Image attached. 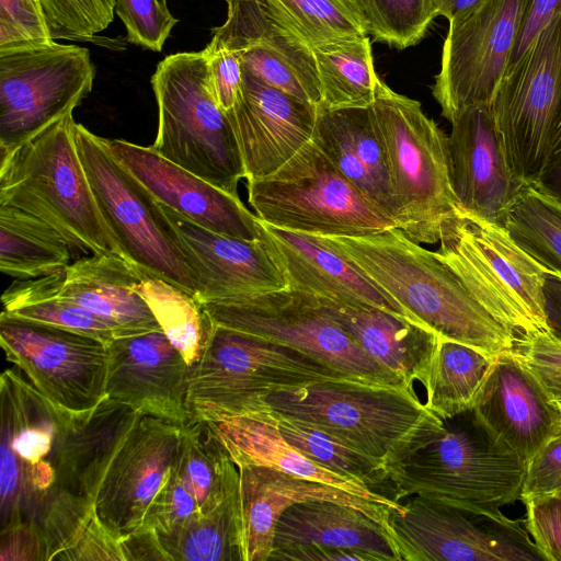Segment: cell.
<instances>
[{"label": "cell", "instance_id": "obj_54", "mask_svg": "<svg viewBox=\"0 0 561 561\" xmlns=\"http://www.w3.org/2000/svg\"><path fill=\"white\" fill-rule=\"evenodd\" d=\"M0 560H45L38 524L22 523L1 530Z\"/></svg>", "mask_w": 561, "mask_h": 561}, {"label": "cell", "instance_id": "obj_36", "mask_svg": "<svg viewBox=\"0 0 561 561\" xmlns=\"http://www.w3.org/2000/svg\"><path fill=\"white\" fill-rule=\"evenodd\" d=\"M494 357L438 335L424 386L425 407L443 421L469 413Z\"/></svg>", "mask_w": 561, "mask_h": 561}, {"label": "cell", "instance_id": "obj_13", "mask_svg": "<svg viewBox=\"0 0 561 561\" xmlns=\"http://www.w3.org/2000/svg\"><path fill=\"white\" fill-rule=\"evenodd\" d=\"M203 306L215 324L296 348L347 379L409 386L370 357L313 295L287 287L253 297L207 301Z\"/></svg>", "mask_w": 561, "mask_h": 561}, {"label": "cell", "instance_id": "obj_4", "mask_svg": "<svg viewBox=\"0 0 561 561\" xmlns=\"http://www.w3.org/2000/svg\"><path fill=\"white\" fill-rule=\"evenodd\" d=\"M329 379L347 378L296 348L214 323L191 366L190 420L251 416L266 409L274 391Z\"/></svg>", "mask_w": 561, "mask_h": 561}, {"label": "cell", "instance_id": "obj_15", "mask_svg": "<svg viewBox=\"0 0 561 561\" xmlns=\"http://www.w3.org/2000/svg\"><path fill=\"white\" fill-rule=\"evenodd\" d=\"M523 523L413 495L391 510L388 535L398 561H546Z\"/></svg>", "mask_w": 561, "mask_h": 561}, {"label": "cell", "instance_id": "obj_52", "mask_svg": "<svg viewBox=\"0 0 561 561\" xmlns=\"http://www.w3.org/2000/svg\"><path fill=\"white\" fill-rule=\"evenodd\" d=\"M561 493V434L526 463L520 500Z\"/></svg>", "mask_w": 561, "mask_h": 561}, {"label": "cell", "instance_id": "obj_46", "mask_svg": "<svg viewBox=\"0 0 561 561\" xmlns=\"http://www.w3.org/2000/svg\"><path fill=\"white\" fill-rule=\"evenodd\" d=\"M51 39L88 41L114 19L115 0H39Z\"/></svg>", "mask_w": 561, "mask_h": 561}, {"label": "cell", "instance_id": "obj_27", "mask_svg": "<svg viewBox=\"0 0 561 561\" xmlns=\"http://www.w3.org/2000/svg\"><path fill=\"white\" fill-rule=\"evenodd\" d=\"M237 467L240 473L244 561H268L278 518L289 506L308 500L331 501L355 507L377 522L388 534L389 516L393 508L385 504L272 467Z\"/></svg>", "mask_w": 561, "mask_h": 561}, {"label": "cell", "instance_id": "obj_32", "mask_svg": "<svg viewBox=\"0 0 561 561\" xmlns=\"http://www.w3.org/2000/svg\"><path fill=\"white\" fill-rule=\"evenodd\" d=\"M207 422L237 466L272 467L291 476L344 490L391 508H402L400 502L344 479L310 460L287 443L277 427L265 417L225 416Z\"/></svg>", "mask_w": 561, "mask_h": 561}, {"label": "cell", "instance_id": "obj_1", "mask_svg": "<svg viewBox=\"0 0 561 561\" xmlns=\"http://www.w3.org/2000/svg\"><path fill=\"white\" fill-rule=\"evenodd\" d=\"M317 237L354 263L416 323L492 356L514 351L518 336L477 301L438 252L423 248L401 229Z\"/></svg>", "mask_w": 561, "mask_h": 561}, {"label": "cell", "instance_id": "obj_48", "mask_svg": "<svg viewBox=\"0 0 561 561\" xmlns=\"http://www.w3.org/2000/svg\"><path fill=\"white\" fill-rule=\"evenodd\" d=\"M115 12L127 31V41L160 51L179 22L165 0H115Z\"/></svg>", "mask_w": 561, "mask_h": 561}, {"label": "cell", "instance_id": "obj_3", "mask_svg": "<svg viewBox=\"0 0 561 561\" xmlns=\"http://www.w3.org/2000/svg\"><path fill=\"white\" fill-rule=\"evenodd\" d=\"M75 125L68 113L11 153L0 156V204L41 218L72 249L124 257L80 161Z\"/></svg>", "mask_w": 561, "mask_h": 561}, {"label": "cell", "instance_id": "obj_59", "mask_svg": "<svg viewBox=\"0 0 561 561\" xmlns=\"http://www.w3.org/2000/svg\"><path fill=\"white\" fill-rule=\"evenodd\" d=\"M545 290L550 330L552 333L561 336V278L548 274Z\"/></svg>", "mask_w": 561, "mask_h": 561}, {"label": "cell", "instance_id": "obj_61", "mask_svg": "<svg viewBox=\"0 0 561 561\" xmlns=\"http://www.w3.org/2000/svg\"><path fill=\"white\" fill-rule=\"evenodd\" d=\"M558 496H560V497H561V493H560V494H558Z\"/></svg>", "mask_w": 561, "mask_h": 561}, {"label": "cell", "instance_id": "obj_43", "mask_svg": "<svg viewBox=\"0 0 561 561\" xmlns=\"http://www.w3.org/2000/svg\"><path fill=\"white\" fill-rule=\"evenodd\" d=\"M502 225L515 242L549 274L561 278V204L534 184H525Z\"/></svg>", "mask_w": 561, "mask_h": 561}, {"label": "cell", "instance_id": "obj_60", "mask_svg": "<svg viewBox=\"0 0 561 561\" xmlns=\"http://www.w3.org/2000/svg\"><path fill=\"white\" fill-rule=\"evenodd\" d=\"M485 1L486 0H434L437 15L445 16L448 22L465 18Z\"/></svg>", "mask_w": 561, "mask_h": 561}, {"label": "cell", "instance_id": "obj_17", "mask_svg": "<svg viewBox=\"0 0 561 561\" xmlns=\"http://www.w3.org/2000/svg\"><path fill=\"white\" fill-rule=\"evenodd\" d=\"M530 0H486L449 22L432 93L451 122L461 111L490 105L508 67Z\"/></svg>", "mask_w": 561, "mask_h": 561}, {"label": "cell", "instance_id": "obj_44", "mask_svg": "<svg viewBox=\"0 0 561 561\" xmlns=\"http://www.w3.org/2000/svg\"><path fill=\"white\" fill-rule=\"evenodd\" d=\"M374 41L404 49L416 45L437 16L434 0H354Z\"/></svg>", "mask_w": 561, "mask_h": 561}, {"label": "cell", "instance_id": "obj_21", "mask_svg": "<svg viewBox=\"0 0 561 561\" xmlns=\"http://www.w3.org/2000/svg\"><path fill=\"white\" fill-rule=\"evenodd\" d=\"M106 394L140 415L184 426L191 367L162 331L107 344Z\"/></svg>", "mask_w": 561, "mask_h": 561}, {"label": "cell", "instance_id": "obj_55", "mask_svg": "<svg viewBox=\"0 0 561 561\" xmlns=\"http://www.w3.org/2000/svg\"><path fill=\"white\" fill-rule=\"evenodd\" d=\"M379 561L377 557L358 550L304 543L274 548L268 561Z\"/></svg>", "mask_w": 561, "mask_h": 561}, {"label": "cell", "instance_id": "obj_37", "mask_svg": "<svg viewBox=\"0 0 561 561\" xmlns=\"http://www.w3.org/2000/svg\"><path fill=\"white\" fill-rule=\"evenodd\" d=\"M173 466L194 494L201 513L216 507L240 485L237 465L204 420H190L182 426Z\"/></svg>", "mask_w": 561, "mask_h": 561}, {"label": "cell", "instance_id": "obj_26", "mask_svg": "<svg viewBox=\"0 0 561 561\" xmlns=\"http://www.w3.org/2000/svg\"><path fill=\"white\" fill-rule=\"evenodd\" d=\"M259 220L261 239L286 277L288 288L344 304L375 307L415 322L354 263L317 236L279 229Z\"/></svg>", "mask_w": 561, "mask_h": 561}, {"label": "cell", "instance_id": "obj_9", "mask_svg": "<svg viewBox=\"0 0 561 561\" xmlns=\"http://www.w3.org/2000/svg\"><path fill=\"white\" fill-rule=\"evenodd\" d=\"M248 201L263 222L320 237H363L398 228L308 142L274 173L247 181Z\"/></svg>", "mask_w": 561, "mask_h": 561}, {"label": "cell", "instance_id": "obj_23", "mask_svg": "<svg viewBox=\"0 0 561 561\" xmlns=\"http://www.w3.org/2000/svg\"><path fill=\"white\" fill-rule=\"evenodd\" d=\"M182 427L141 415L111 461L96 493L102 522L123 537L137 529L173 465Z\"/></svg>", "mask_w": 561, "mask_h": 561}, {"label": "cell", "instance_id": "obj_50", "mask_svg": "<svg viewBox=\"0 0 561 561\" xmlns=\"http://www.w3.org/2000/svg\"><path fill=\"white\" fill-rule=\"evenodd\" d=\"M525 527L546 561H561V497L534 496L523 501Z\"/></svg>", "mask_w": 561, "mask_h": 561}, {"label": "cell", "instance_id": "obj_42", "mask_svg": "<svg viewBox=\"0 0 561 561\" xmlns=\"http://www.w3.org/2000/svg\"><path fill=\"white\" fill-rule=\"evenodd\" d=\"M136 291L145 299L162 332L182 353L190 365H194L205 346L213 321L196 297L145 270Z\"/></svg>", "mask_w": 561, "mask_h": 561}, {"label": "cell", "instance_id": "obj_49", "mask_svg": "<svg viewBox=\"0 0 561 561\" xmlns=\"http://www.w3.org/2000/svg\"><path fill=\"white\" fill-rule=\"evenodd\" d=\"M514 353L561 407V336L552 332L518 336Z\"/></svg>", "mask_w": 561, "mask_h": 561}, {"label": "cell", "instance_id": "obj_22", "mask_svg": "<svg viewBox=\"0 0 561 561\" xmlns=\"http://www.w3.org/2000/svg\"><path fill=\"white\" fill-rule=\"evenodd\" d=\"M318 105L274 88L242 67L234 105L227 111L247 181L267 176L311 141Z\"/></svg>", "mask_w": 561, "mask_h": 561}, {"label": "cell", "instance_id": "obj_57", "mask_svg": "<svg viewBox=\"0 0 561 561\" xmlns=\"http://www.w3.org/2000/svg\"><path fill=\"white\" fill-rule=\"evenodd\" d=\"M124 561L170 560L156 530L137 528L122 537Z\"/></svg>", "mask_w": 561, "mask_h": 561}, {"label": "cell", "instance_id": "obj_16", "mask_svg": "<svg viewBox=\"0 0 561 561\" xmlns=\"http://www.w3.org/2000/svg\"><path fill=\"white\" fill-rule=\"evenodd\" d=\"M0 344L53 405L82 416L107 399V344L79 333L0 316Z\"/></svg>", "mask_w": 561, "mask_h": 561}, {"label": "cell", "instance_id": "obj_24", "mask_svg": "<svg viewBox=\"0 0 561 561\" xmlns=\"http://www.w3.org/2000/svg\"><path fill=\"white\" fill-rule=\"evenodd\" d=\"M104 142L124 164L163 205L211 231L244 240H260V220L241 202L161 157L151 147H142L123 139Z\"/></svg>", "mask_w": 561, "mask_h": 561}, {"label": "cell", "instance_id": "obj_30", "mask_svg": "<svg viewBox=\"0 0 561 561\" xmlns=\"http://www.w3.org/2000/svg\"><path fill=\"white\" fill-rule=\"evenodd\" d=\"M142 272L123 256L91 254L64 271L61 293L116 327L124 337L162 331L135 289Z\"/></svg>", "mask_w": 561, "mask_h": 561}, {"label": "cell", "instance_id": "obj_51", "mask_svg": "<svg viewBox=\"0 0 561 561\" xmlns=\"http://www.w3.org/2000/svg\"><path fill=\"white\" fill-rule=\"evenodd\" d=\"M49 39L39 0H0V47Z\"/></svg>", "mask_w": 561, "mask_h": 561}, {"label": "cell", "instance_id": "obj_12", "mask_svg": "<svg viewBox=\"0 0 561 561\" xmlns=\"http://www.w3.org/2000/svg\"><path fill=\"white\" fill-rule=\"evenodd\" d=\"M94 77L85 47L54 39L0 47V156L72 113Z\"/></svg>", "mask_w": 561, "mask_h": 561}, {"label": "cell", "instance_id": "obj_29", "mask_svg": "<svg viewBox=\"0 0 561 561\" xmlns=\"http://www.w3.org/2000/svg\"><path fill=\"white\" fill-rule=\"evenodd\" d=\"M317 298L370 357L410 387L415 381L425 386L438 334L375 307Z\"/></svg>", "mask_w": 561, "mask_h": 561}, {"label": "cell", "instance_id": "obj_2", "mask_svg": "<svg viewBox=\"0 0 561 561\" xmlns=\"http://www.w3.org/2000/svg\"><path fill=\"white\" fill-rule=\"evenodd\" d=\"M264 401L274 411L335 436L387 473L415 445L445 428L409 386L329 379L274 391Z\"/></svg>", "mask_w": 561, "mask_h": 561}, {"label": "cell", "instance_id": "obj_7", "mask_svg": "<svg viewBox=\"0 0 561 561\" xmlns=\"http://www.w3.org/2000/svg\"><path fill=\"white\" fill-rule=\"evenodd\" d=\"M471 415V412H470ZM526 463L494 445L471 415L415 445L388 470L391 499L420 495L465 511L500 514L520 497Z\"/></svg>", "mask_w": 561, "mask_h": 561}, {"label": "cell", "instance_id": "obj_5", "mask_svg": "<svg viewBox=\"0 0 561 561\" xmlns=\"http://www.w3.org/2000/svg\"><path fill=\"white\" fill-rule=\"evenodd\" d=\"M151 87L159 115L152 150L239 196L244 164L227 113L209 89L207 51L164 57L151 77Z\"/></svg>", "mask_w": 561, "mask_h": 561}, {"label": "cell", "instance_id": "obj_47", "mask_svg": "<svg viewBox=\"0 0 561 561\" xmlns=\"http://www.w3.org/2000/svg\"><path fill=\"white\" fill-rule=\"evenodd\" d=\"M174 463V462H173ZM198 503L172 465L138 528L168 536L199 514Z\"/></svg>", "mask_w": 561, "mask_h": 561}, {"label": "cell", "instance_id": "obj_41", "mask_svg": "<svg viewBox=\"0 0 561 561\" xmlns=\"http://www.w3.org/2000/svg\"><path fill=\"white\" fill-rule=\"evenodd\" d=\"M280 26L311 50L329 43L368 36L354 0H259Z\"/></svg>", "mask_w": 561, "mask_h": 561}, {"label": "cell", "instance_id": "obj_11", "mask_svg": "<svg viewBox=\"0 0 561 561\" xmlns=\"http://www.w3.org/2000/svg\"><path fill=\"white\" fill-rule=\"evenodd\" d=\"M76 148L102 217L126 260L195 296V284L160 202L110 151L75 125Z\"/></svg>", "mask_w": 561, "mask_h": 561}, {"label": "cell", "instance_id": "obj_19", "mask_svg": "<svg viewBox=\"0 0 561 561\" xmlns=\"http://www.w3.org/2000/svg\"><path fill=\"white\" fill-rule=\"evenodd\" d=\"M161 204V203H160ZM195 284L198 301L253 297L287 288L262 239L244 240L206 229L161 204Z\"/></svg>", "mask_w": 561, "mask_h": 561}, {"label": "cell", "instance_id": "obj_58", "mask_svg": "<svg viewBox=\"0 0 561 561\" xmlns=\"http://www.w3.org/2000/svg\"><path fill=\"white\" fill-rule=\"evenodd\" d=\"M534 185L561 204V124L546 164Z\"/></svg>", "mask_w": 561, "mask_h": 561}, {"label": "cell", "instance_id": "obj_31", "mask_svg": "<svg viewBox=\"0 0 561 561\" xmlns=\"http://www.w3.org/2000/svg\"><path fill=\"white\" fill-rule=\"evenodd\" d=\"M140 416L127 404L107 398L88 414L73 417L60 443L59 489L95 501L111 461Z\"/></svg>", "mask_w": 561, "mask_h": 561}, {"label": "cell", "instance_id": "obj_28", "mask_svg": "<svg viewBox=\"0 0 561 561\" xmlns=\"http://www.w3.org/2000/svg\"><path fill=\"white\" fill-rule=\"evenodd\" d=\"M311 141L344 179L400 229L401 210L371 106L331 110L318 105Z\"/></svg>", "mask_w": 561, "mask_h": 561}, {"label": "cell", "instance_id": "obj_6", "mask_svg": "<svg viewBox=\"0 0 561 561\" xmlns=\"http://www.w3.org/2000/svg\"><path fill=\"white\" fill-rule=\"evenodd\" d=\"M443 261L477 301L517 336L551 332L546 308L549 274L506 228L457 206L440 226Z\"/></svg>", "mask_w": 561, "mask_h": 561}, {"label": "cell", "instance_id": "obj_35", "mask_svg": "<svg viewBox=\"0 0 561 561\" xmlns=\"http://www.w3.org/2000/svg\"><path fill=\"white\" fill-rule=\"evenodd\" d=\"M64 271L32 279H16L2 294V313L46 324L110 344L122 332L61 293Z\"/></svg>", "mask_w": 561, "mask_h": 561}, {"label": "cell", "instance_id": "obj_40", "mask_svg": "<svg viewBox=\"0 0 561 561\" xmlns=\"http://www.w3.org/2000/svg\"><path fill=\"white\" fill-rule=\"evenodd\" d=\"M251 416L270 420L287 443L310 460L337 476L375 492L388 485V473L382 466L328 432L268 407Z\"/></svg>", "mask_w": 561, "mask_h": 561}, {"label": "cell", "instance_id": "obj_34", "mask_svg": "<svg viewBox=\"0 0 561 561\" xmlns=\"http://www.w3.org/2000/svg\"><path fill=\"white\" fill-rule=\"evenodd\" d=\"M72 247L50 225L11 205L0 204V270L15 279L65 271Z\"/></svg>", "mask_w": 561, "mask_h": 561}, {"label": "cell", "instance_id": "obj_45", "mask_svg": "<svg viewBox=\"0 0 561 561\" xmlns=\"http://www.w3.org/2000/svg\"><path fill=\"white\" fill-rule=\"evenodd\" d=\"M98 515L93 500L59 489L43 510L41 529L45 561L62 560Z\"/></svg>", "mask_w": 561, "mask_h": 561}, {"label": "cell", "instance_id": "obj_33", "mask_svg": "<svg viewBox=\"0 0 561 561\" xmlns=\"http://www.w3.org/2000/svg\"><path fill=\"white\" fill-rule=\"evenodd\" d=\"M304 543L358 550L379 561H398L382 526L355 507L331 501L299 502L278 518L273 549Z\"/></svg>", "mask_w": 561, "mask_h": 561}, {"label": "cell", "instance_id": "obj_10", "mask_svg": "<svg viewBox=\"0 0 561 561\" xmlns=\"http://www.w3.org/2000/svg\"><path fill=\"white\" fill-rule=\"evenodd\" d=\"M1 530L22 523L38 524L59 490V448L67 424L76 416L44 398L14 369L0 379Z\"/></svg>", "mask_w": 561, "mask_h": 561}, {"label": "cell", "instance_id": "obj_53", "mask_svg": "<svg viewBox=\"0 0 561 561\" xmlns=\"http://www.w3.org/2000/svg\"><path fill=\"white\" fill-rule=\"evenodd\" d=\"M208 84L218 103L229 111L236 103L242 83V64L239 54L227 49L208 51Z\"/></svg>", "mask_w": 561, "mask_h": 561}, {"label": "cell", "instance_id": "obj_20", "mask_svg": "<svg viewBox=\"0 0 561 561\" xmlns=\"http://www.w3.org/2000/svg\"><path fill=\"white\" fill-rule=\"evenodd\" d=\"M227 19L213 30L208 51L239 54L242 67L263 82L319 105L312 50L280 26L259 0H226Z\"/></svg>", "mask_w": 561, "mask_h": 561}, {"label": "cell", "instance_id": "obj_56", "mask_svg": "<svg viewBox=\"0 0 561 561\" xmlns=\"http://www.w3.org/2000/svg\"><path fill=\"white\" fill-rule=\"evenodd\" d=\"M557 13H561V0H530L523 16L508 67L520 58L538 33Z\"/></svg>", "mask_w": 561, "mask_h": 561}, {"label": "cell", "instance_id": "obj_38", "mask_svg": "<svg viewBox=\"0 0 561 561\" xmlns=\"http://www.w3.org/2000/svg\"><path fill=\"white\" fill-rule=\"evenodd\" d=\"M312 53L321 94L319 105L331 110L371 106L379 77L368 36L317 46Z\"/></svg>", "mask_w": 561, "mask_h": 561}, {"label": "cell", "instance_id": "obj_39", "mask_svg": "<svg viewBox=\"0 0 561 561\" xmlns=\"http://www.w3.org/2000/svg\"><path fill=\"white\" fill-rule=\"evenodd\" d=\"M158 536L173 561H244L240 485L176 533Z\"/></svg>", "mask_w": 561, "mask_h": 561}, {"label": "cell", "instance_id": "obj_25", "mask_svg": "<svg viewBox=\"0 0 561 561\" xmlns=\"http://www.w3.org/2000/svg\"><path fill=\"white\" fill-rule=\"evenodd\" d=\"M450 124V181L458 207L502 225L526 183L506 161L491 105L467 107Z\"/></svg>", "mask_w": 561, "mask_h": 561}, {"label": "cell", "instance_id": "obj_8", "mask_svg": "<svg viewBox=\"0 0 561 561\" xmlns=\"http://www.w3.org/2000/svg\"><path fill=\"white\" fill-rule=\"evenodd\" d=\"M371 111L401 210L400 229L417 243H436L443 221L458 206L448 137L419 101L394 92L380 78Z\"/></svg>", "mask_w": 561, "mask_h": 561}, {"label": "cell", "instance_id": "obj_14", "mask_svg": "<svg viewBox=\"0 0 561 561\" xmlns=\"http://www.w3.org/2000/svg\"><path fill=\"white\" fill-rule=\"evenodd\" d=\"M490 105L511 170L535 184L561 124V13L506 69Z\"/></svg>", "mask_w": 561, "mask_h": 561}, {"label": "cell", "instance_id": "obj_18", "mask_svg": "<svg viewBox=\"0 0 561 561\" xmlns=\"http://www.w3.org/2000/svg\"><path fill=\"white\" fill-rule=\"evenodd\" d=\"M470 412L494 445L525 463L561 434V407L514 351L494 357Z\"/></svg>", "mask_w": 561, "mask_h": 561}]
</instances>
